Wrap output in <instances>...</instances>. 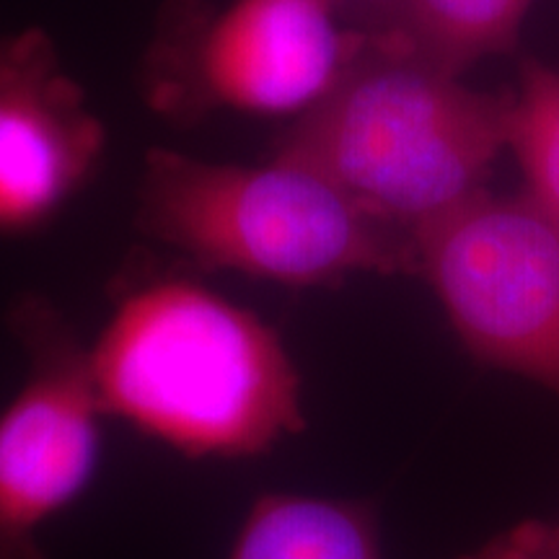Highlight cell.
<instances>
[{
	"mask_svg": "<svg viewBox=\"0 0 559 559\" xmlns=\"http://www.w3.org/2000/svg\"><path fill=\"white\" fill-rule=\"evenodd\" d=\"M88 360L104 412L181 456H260L306 428L277 332L185 280L130 290Z\"/></svg>",
	"mask_w": 559,
	"mask_h": 559,
	"instance_id": "1",
	"label": "cell"
},
{
	"mask_svg": "<svg viewBox=\"0 0 559 559\" xmlns=\"http://www.w3.org/2000/svg\"><path fill=\"white\" fill-rule=\"evenodd\" d=\"M508 128L510 96L481 94L366 37L337 86L277 138L272 158L321 174L415 239L485 192Z\"/></svg>",
	"mask_w": 559,
	"mask_h": 559,
	"instance_id": "2",
	"label": "cell"
},
{
	"mask_svg": "<svg viewBox=\"0 0 559 559\" xmlns=\"http://www.w3.org/2000/svg\"><path fill=\"white\" fill-rule=\"evenodd\" d=\"M138 226L207 270L293 288L358 272H417L415 239L306 166L210 164L151 151L138 187Z\"/></svg>",
	"mask_w": 559,
	"mask_h": 559,
	"instance_id": "3",
	"label": "cell"
},
{
	"mask_svg": "<svg viewBox=\"0 0 559 559\" xmlns=\"http://www.w3.org/2000/svg\"><path fill=\"white\" fill-rule=\"evenodd\" d=\"M366 47L326 0H230L171 13L148 55V99L164 115L298 117L317 107Z\"/></svg>",
	"mask_w": 559,
	"mask_h": 559,
	"instance_id": "4",
	"label": "cell"
},
{
	"mask_svg": "<svg viewBox=\"0 0 559 559\" xmlns=\"http://www.w3.org/2000/svg\"><path fill=\"white\" fill-rule=\"evenodd\" d=\"M466 353L559 394V223L526 194H474L415 234Z\"/></svg>",
	"mask_w": 559,
	"mask_h": 559,
	"instance_id": "5",
	"label": "cell"
},
{
	"mask_svg": "<svg viewBox=\"0 0 559 559\" xmlns=\"http://www.w3.org/2000/svg\"><path fill=\"white\" fill-rule=\"evenodd\" d=\"M9 326L26 379L0 409V559H50L39 536L94 479L107 412L88 347L52 306L19 300Z\"/></svg>",
	"mask_w": 559,
	"mask_h": 559,
	"instance_id": "6",
	"label": "cell"
},
{
	"mask_svg": "<svg viewBox=\"0 0 559 559\" xmlns=\"http://www.w3.org/2000/svg\"><path fill=\"white\" fill-rule=\"evenodd\" d=\"M107 132L39 29L0 37V236L47 226L94 177Z\"/></svg>",
	"mask_w": 559,
	"mask_h": 559,
	"instance_id": "7",
	"label": "cell"
},
{
	"mask_svg": "<svg viewBox=\"0 0 559 559\" xmlns=\"http://www.w3.org/2000/svg\"><path fill=\"white\" fill-rule=\"evenodd\" d=\"M534 0H389L360 29L381 50L456 75L510 52Z\"/></svg>",
	"mask_w": 559,
	"mask_h": 559,
	"instance_id": "8",
	"label": "cell"
},
{
	"mask_svg": "<svg viewBox=\"0 0 559 559\" xmlns=\"http://www.w3.org/2000/svg\"><path fill=\"white\" fill-rule=\"evenodd\" d=\"M228 559H383L379 510L368 500L264 492Z\"/></svg>",
	"mask_w": 559,
	"mask_h": 559,
	"instance_id": "9",
	"label": "cell"
},
{
	"mask_svg": "<svg viewBox=\"0 0 559 559\" xmlns=\"http://www.w3.org/2000/svg\"><path fill=\"white\" fill-rule=\"evenodd\" d=\"M508 151L515 153L526 198L559 223V70L526 60L510 96Z\"/></svg>",
	"mask_w": 559,
	"mask_h": 559,
	"instance_id": "10",
	"label": "cell"
},
{
	"mask_svg": "<svg viewBox=\"0 0 559 559\" xmlns=\"http://www.w3.org/2000/svg\"><path fill=\"white\" fill-rule=\"evenodd\" d=\"M459 559H559V539L551 521H523Z\"/></svg>",
	"mask_w": 559,
	"mask_h": 559,
	"instance_id": "11",
	"label": "cell"
},
{
	"mask_svg": "<svg viewBox=\"0 0 559 559\" xmlns=\"http://www.w3.org/2000/svg\"><path fill=\"white\" fill-rule=\"evenodd\" d=\"M326 3L334 5V9H340V5H345V3H355V5H368L370 11H376V9H381V5H386L389 0H326Z\"/></svg>",
	"mask_w": 559,
	"mask_h": 559,
	"instance_id": "12",
	"label": "cell"
},
{
	"mask_svg": "<svg viewBox=\"0 0 559 559\" xmlns=\"http://www.w3.org/2000/svg\"><path fill=\"white\" fill-rule=\"evenodd\" d=\"M551 526H555V534H557V539H559V521H551Z\"/></svg>",
	"mask_w": 559,
	"mask_h": 559,
	"instance_id": "13",
	"label": "cell"
}]
</instances>
